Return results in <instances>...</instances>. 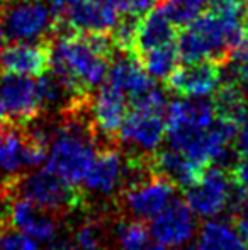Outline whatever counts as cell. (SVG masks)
Returning a JSON list of instances; mask_svg holds the SVG:
<instances>
[{
  "instance_id": "obj_1",
  "label": "cell",
  "mask_w": 248,
  "mask_h": 250,
  "mask_svg": "<svg viewBox=\"0 0 248 250\" xmlns=\"http://www.w3.org/2000/svg\"><path fill=\"white\" fill-rule=\"evenodd\" d=\"M7 194L26 198L55 216L85 208V192L48 168L24 174L5 182Z\"/></svg>"
},
{
  "instance_id": "obj_2",
  "label": "cell",
  "mask_w": 248,
  "mask_h": 250,
  "mask_svg": "<svg viewBox=\"0 0 248 250\" xmlns=\"http://www.w3.org/2000/svg\"><path fill=\"white\" fill-rule=\"evenodd\" d=\"M5 40L34 41L53 38V10L44 0H17L0 10Z\"/></svg>"
},
{
  "instance_id": "obj_3",
  "label": "cell",
  "mask_w": 248,
  "mask_h": 250,
  "mask_svg": "<svg viewBox=\"0 0 248 250\" xmlns=\"http://www.w3.org/2000/svg\"><path fill=\"white\" fill-rule=\"evenodd\" d=\"M0 107L5 125L20 129L33 125L43 112L38 80L0 70Z\"/></svg>"
},
{
  "instance_id": "obj_4",
  "label": "cell",
  "mask_w": 248,
  "mask_h": 250,
  "mask_svg": "<svg viewBox=\"0 0 248 250\" xmlns=\"http://www.w3.org/2000/svg\"><path fill=\"white\" fill-rule=\"evenodd\" d=\"M3 227L22 231L38 242H53L58 237V216L26 198L7 194L5 209L0 214Z\"/></svg>"
},
{
  "instance_id": "obj_5",
  "label": "cell",
  "mask_w": 248,
  "mask_h": 250,
  "mask_svg": "<svg viewBox=\"0 0 248 250\" xmlns=\"http://www.w3.org/2000/svg\"><path fill=\"white\" fill-rule=\"evenodd\" d=\"M233 182L228 170L216 164L206 167L204 174L201 175L195 184L184 191L186 203L192 213L202 218L218 216L229 204Z\"/></svg>"
},
{
  "instance_id": "obj_6",
  "label": "cell",
  "mask_w": 248,
  "mask_h": 250,
  "mask_svg": "<svg viewBox=\"0 0 248 250\" xmlns=\"http://www.w3.org/2000/svg\"><path fill=\"white\" fill-rule=\"evenodd\" d=\"M221 63L214 60L179 65L165 80V89L184 99H201L218 89L221 83Z\"/></svg>"
},
{
  "instance_id": "obj_7",
  "label": "cell",
  "mask_w": 248,
  "mask_h": 250,
  "mask_svg": "<svg viewBox=\"0 0 248 250\" xmlns=\"http://www.w3.org/2000/svg\"><path fill=\"white\" fill-rule=\"evenodd\" d=\"M51 58L53 38L34 43L10 41L0 53V70L39 79L51 70Z\"/></svg>"
},
{
  "instance_id": "obj_8",
  "label": "cell",
  "mask_w": 248,
  "mask_h": 250,
  "mask_svg": "<svg viewBox=\"0 0 248 250\" xmlns=\"http://www.w3.org/2000/svg\"><path fill=\"white\" fill-rule=\"evenodd\" d=\"M175 189L177 186L172 181L160 174H153L121 194L129 213L139 220H153L172 201Z\"/></svg>"
},
{
  "instance_id": "obj_9",
  "label": "cell",
  "mask_w": 248,
  "mask_h": 250,
  "mask_svg": "<svg viewBox=\"0 0 248 250\" xmlns=\"http://www.w3.org/2000/svg\"><path fill=\"white\" fill-rule=\"evenodd\" d=\"M150 233L156 244L165 247H180L194 233V218L186 201L172 199L150 225Z\"/></svg>"
},
{
  "instance_id": "obj_10",
  "label": "cell",
  "mask_w": 248,
  "mask_h": 250,
  "mask_svg": "<svg viewBox=\"0 0 248 250\" xmlns=\"http://www.w3.org/2000/svg\"><path fill=\"white\" fill-rule=\"evenodd\" d=\"M90 111L100 133L107 138H117L129 112V99L123 90L104 80L90 99Z\"/></svg>"
},
{
  "instance_id": "obj_11",
  "label": "cell",
  "mask_w": 248,
  "mask_h": 250,
  "mask_svg": "<svg viewBox=\"0 0 248 250\" xmlns=\"http://www.w3.org/2000/svg\"><path fill=\"white\" fill-rule=\"evenodd\" d=\"M165 136V114L136 111V109H129L119 131V140L150 153L158 150Z\"/></svg>"
},
{
  "instance_id": "obj_12",
  "label": "cell",
  "mask_w": 248,
  "mask_h": 250,
  "mask_svg": "<svg viewBox=\"0 0 248 250\" xmlns=\"http://www.w3.org/2000/svg\"><path fill=\"white\" fill-rule=\"evenodd\" d=\"M126 175V157L117 148H104L95 155L83 184L97 194L109 196L117 189L123 191Z\"/></svg>"
},
{
  "instance_id": "obj_13",
  "label": "cell",
  "mask_w": 248,
  "mask_h": 250,
  "mask_svg": "<svg viewBox=\"0 0 248 250\" xmlns=\"http://www.w3.org/2000/svg\"><path fill=\"white\" fill-rule=\"evenodd\" d=\"M150 164H152V170L155 174L167 177L182 191L195 184L201 179V175L204 174L206 167H208V165L197 164L195 160L189 158L187 155L170 148V146L165 150L152 151L150 153Z\"/></svg>"
},
{
  "instance_id": "obj_14",
  "label": "cell",
  "mask_w": 248,
  "mask_h": 250,
  "mask_svg": "<svg viewBox=\"0 0 248 250\" xmlns=\"http://www.w3.org/2000/svg\"><path fill=\"white\" fill-rule=\"evenodd\" d=\"M106 80L123 90L129 101L155 87V82L141 66L139 60L136 56L123 55V53H119V58L114 56V60L111 62Z\"/></svg>"
},
{
  "instance_id": "obj_15",
  "label": "cell",
  "mask_w": 248,
  "mask_h": 250,
  "mask_svg": "<svg viewBox=\"0 0 248 250\" xmlns=\"http://www.w3.org/2000/svg\"><path fill=\"white\" fill-rule=\"evenodd\" d=\"M179 27L167 17L162 5H156L141 17L136 38V58L143 53L175 43Z\"/></svg>"
},
{
  "instance_id": "obj_16",
  "label": "cell",
  "mask_w": 248,
  "mask_h": 250,
  "mask_svg": "<svg viewBox=\"0 0 248 250\" xmlns=\"http://www.w3.org/2000/svg\"><path fill=\"white\" fill-rule=\"evenodd\" d=\"M212 94L214 96H212L211 104L214 107L216 118L221 121L233 123L236 126H242L247 121L248 99L238 80L229 79L219 83Z\"/></svg>"
},
{
  "instance_id": "obj_17",
  "label": "cell",
  "mask_w": 248,
  "mask_h": 250,
  "mask_svg": "<svg viewBox=\"0 0 248 250\" xmlns=\"http://www.w3.org/2000/svg\"><path fill=\"white\" fill-rule=\"evenodd\" d=\"M22 167H27L24 133L20 128L3 123L0 128V174L7 175L5 182H9L19 177Z\"/></svg>"
},
{
  "instance_id": "obj_18",
  "label": "cell",
  "mask_w": 248,
  "mask_h": 250,
  "mask_svg": "<svg viewBox=\"0 0 248 250\" xmlns=\"http://www.w3.org/2000/svg\"><path fill=\"white\" fill-rule=\"evenodd\" d=\"M199 250H248L247 240L238 233L235 225L225 221H208L202 225L197 242Z\"/></svg>"
},
{
  "instance_id": "obj_19",
  "label": "cell",
  "mask_w": 248,
  "mask_h": 250,
  "mask_svg": "<svg viewBox=\"0 0 248 250\" xmlns=\"http://www.w3.org/2000/svg\"><path fill=\"white\" fill-rule=\"evenodd\" d=\"M138 60L152 79H160L165 82L170 73L179 66L180 56L179 50H177V41L143 53L138 56Z\"/></svg>"
},
{
  "instance_id": "obj_20",
  "label": "cell",
  "mask_w": 248,
  "mask_h": 250,
  "mask_svg": "<svg viewBox=\"0 0 248 250\" xmlns=\"http://www.w3.org/2000/svg\"><path fill=\"white\" fill-rule=\"evenodd\" d=\"M208 0H165L158 5L163 7L167 17L175 24L179 29L191 24L197 16L206 10Z\"/></svg>"
},
{
  "instance_id": "obj_21",
  "label": "cell",
  "mask_w": 248,
  "mask_h": 250,
  "mask_svg": "<svg viewBox=\"0 0 248 250\" xmlns=\"http://www.w3.org/2000/svg\"><path fill=\"white\" fill-rule=\"evenodd\" d=\"M116 233L123 250H141L150 244V230L141 220L123 221L117 225Z\"/></svg>"
},
{
  "instance_id": "obj_22",
  "label": "cell",
  "mask_w": 248,
  "mask_h": 250,
  "mask_svg": "<svg viewBox=\"0 0 248 250\" xmlns=\"http://www.w3.org/2000/svg\"><path fill=\"white\" fill-rule=\"evenodd\" d=\"M78 250H102L104 247V227L99 220H85L78 225L72 237Z\"/></svg>"
},
{
  "instance_id": "obj_23",
  "label": "cell",
  "mask_w": 248,
  "mask_h": 250,
  "mask_svg": "<svg viewBox=\"0 0 248 250\" xmlns=\"http://www.w3.org/2000/svg\"><path fill=\"white\" fill-rule=\"evenodd\" d=\"M0 250H39V247L26 233L7 228L0 238Z\"/></svg>"
},
{
  "instance_id": "obj_24",
  "label": "cell",
  "mask_w": 248,
  "mask_h": 250,
  "mask_svg": "<svg viewBox=\"0 0 248 250\" xmlns=\"http://www.w3.org/2000/svg\"><path fill=\"white\" fill-rule=\"evenodd\" d=\"M116 7L117 14H131V16L143 17L153 7H156L158 0H111Z\"/></svg>"
},
{
  "instance_id": "obj_25",
  "label": "cell",
  "mask_w": 248,
  "mask_h": 250,
  "mask_svg": "<svg viewBox=\"0 0 248 250\" xmlns=\"http://www.w3.org/2000/svg\"><path fill=\"white\" fill-rule=\"evenodd\" d=\"M228 174L231 177V181L248 194V157H240L228 168Z\"/></svg>"
},
{
  "instance_id": "obj_26",
  "label": "cell",
  "mask_w": 248,
  "mask_h": 250,
  "mask_svg": "<svg viewBox=\"0 0 248 250\" xmlns=\"http://www.w3.org/2000/svg\"><path fill=\"white\" fill-rule=\"evenodd\" d=\"M80 2L83 0H50L51 3V10H53V17L55 19H60L65 16L68 10H72L73 7H76Z\"/></svg>"
},
{
  "instance_id": "obj_27",
  "label": "cell",
  "mask_w": 248,
  "mask_h": 250,
  "mask_svg": "<svg viewBox=\"0 0 248 250\" xmlns=\"http://www.w3.org/2000/svg\"><path fill=\"white\" fill-rule=\"evenodd\" d=\"M235 151L238 157H248V121H245L236 135Z\"/></svg>"
},
{
  "instance_id": "obj_28",
  "label": "cell",
  "mask_w": 248,
  "mask_h": 250,
  "mask_svg": "<svg viewBox=\"0 0 248 250\" xmlns=\"http://www.w3.org/2000/svg\"><path fill=\"white\" fill-rule=\"evenodd\" d=\"M48 250H78L73 244L72 237H57L53 242L48 244Z\"/></svg>"
},
{
  "instance_id": "obj_29",
  "label": "cell",
  "mask_w": 248,
  "mask_h": 250,
  "mask_svg": "<svg viewBox=\"0 0 248 250\" xmlns=\"http://www.w3.org/2000/svg\"><path fill=\"white\" fill-rule=\"evenodd\" d=\"M238 56L248 58V2L245 7V14H243V50L238 53Z\"/></svg>"
},
{
  "instance_id": "obj_30",
  "label": "cell",
  "mask_w": 248,
  "mask_h": 250,
  "mask_svg": "<svg viewBox=\"0 0 248 250\" xmlns=\"http://www.w3.org/2000/svg\"><path fill=\"white\" fill-rule=\"evenodd\" d=\"M3 44H5V33H3L2 19H0V53H2V50H3Z\"/></svg>"
},
{
  "instance_id": "obj_31",
  "label": "cell",
  "mask_w": 248,
  "mask_h": 250,
  "mask_svg": "<svg viewBox=\"0 0 248 250\" xmlns=\"http://www.w3.org/2000/svg\"><path fill=\"white\" fill-rule=\"evenodd\" d=\"M2 199H7V188H5V184L0 186V201H2Z\"/></svg>"
},
{
  "instance_id": "obj_32",
  "label": "cell",
  "mask_w": 248,
  "mask_h": 250,
  "mask_svg": "<svg viewBox=\"0 0 248 250\" xmlns=\"http://www.w3.org/2000/svg\"><path fill=\"white\" fill-rule=\"evenodd\" d=\"M212 3H218V2H247V0H211Z\"/></svg>"
},
{
  "instance_id": "obj_33",
  "label": "cell",
  "mask_w": 248,
  "mask_h": 250,
  "mask_svg": "<svg viewBox=\"0 0 248 250\" xmlns=\"http://www.w3.org/2000/svg\"><path fill=\"white\" fill-rule=\"evenodd\" d=\"M179 250H199L195 245H186V247H180Z\"/></svg>"
},
{
  "instance_id": "obj_34",
  "label": "cell",
  "mask_w": 248,
  "mask_h": 250,
  "mask_svg": "<svg viewBox=\"0 0 248 250\" xmlns=\"http://www.w3.org/2000/svg\"><path fill=\"white\" fill-rule=\"evenodd\" d=\"M3 230H5V227H3V221H2V218H0V238H2Z\"/></svg>"
},
{
  "instance_id": "obj_35",
  "label": "cell",
  "mask_w": 248,
  "mask_h": 250,
  "mask_svg": "<svg viewBox=\"0 0 248 250\" xmlns=\"http://www.w3.org/2000/svg\"><path fill=\"white\" fill-rule=\"evenodd\" d=\"M3 126V112H2V107H0V128Z\"/></svg>"
},
{
  "instance_id": "obj_36",
  "label": "cell",
  "mask_w": 248,
  "mask_h": 250,
  "mask_svg": "<svg viewBox=\"0 0 248 250\" xmlns=\"http://www.w3.org/2000/svg\"><path fill=\"white\" fill-rule=\"evenodd\" d=\"M247 249H248V242H247Z\"/></svg>"
}]
</instances>
